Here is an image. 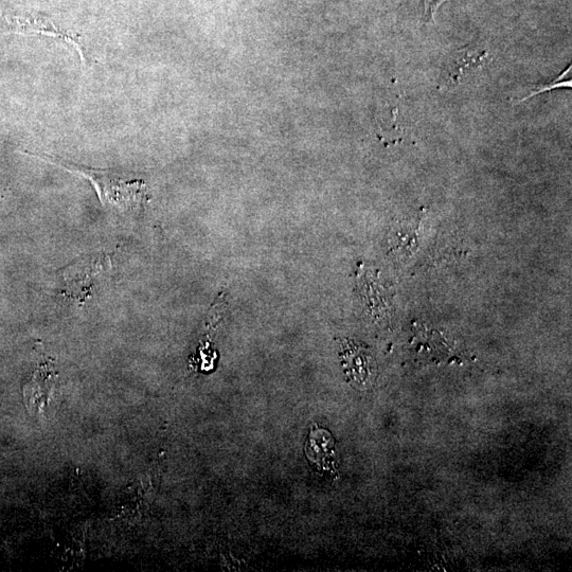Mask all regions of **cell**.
I'll return each instance as SVG.
<instances>
[{
  "label": "cell",
  "mask_w": 572,
  "mask_h": 572,
  "mask_svg": "<svg viewBox=\"0 0 572 572\" xmlns=\"http://www.w3.org/2000/svg\"><path fill=\"white\" fill-rule=\"evenodd\" d=\"M51 165L60 167L70 173L82 176L91 182L99 201L105 209L120 213H132L140 209L149 200L148 188L138 180L127 181L110 171L80 167L75 164L60 162L51 156H38Z\"/></svg>",
  "instance_id": "1"
},
{
  "label": "cell",
  "mask_w": 572,
  "mask_h": 572,
  "mask_svg": "<svg viewBox=\"0 0 572 572\" xmlns=\"http://www.w3.org/2000/svg\"><path fill=\"white\" fill-rule=\"evenodd\" d=\"M57 373L49 364L42 365L24 387V402L29 413H43L55 391Z\"/></svg>",
  "instance_id": "2"
},
{
  "label": "cell",
  "mask_w": 572,
  "mask_h": 572,
  "mask_svg": "<svg viewBox=\"0 0 572 572\" xmlns=\"http://www.w3.org/2000/svg\"><path fill=\"white\" fill-rule=\"evenodd\" d=\"M487 52L477 50H464L458 53L451 65L445 71L442 88L459 85L464 78L473 74L477 68L486 63Z\"/></svg>",
  "instance_id": "3"
},
{
  "label": "cell",
  "mask_w": 572,
  "mask_h": 572,
  "mask_svg": "<svg viewBox=\"0 0 572 572\" xmlns=\"http://www.w3.org/2000/svg\"><path fill=\"white\" fill-rule=\"evenodd\" d=\"M345 362L349 377L355 381H367L371 377L373 359L366 350L348 345L345 351Z\"/></svg>",
  "instance_id": "4"
},
{
  "label": "cell",
  "mask_w": 572,
  "mask_h": 572,
  "mask_svg": "<svg viewBox=\"0 0 572 572\" xmlns=\"http://www.w3.org/2000/svg\"><path fill=\"white\" fill-rule=\"evenodd\" d=\"M570 71H571V66H569L568 69H566L564 71V73L557 80H554L552 84L536 87L534 89V91L527 98L522 100V102L526 101L528 99H531L534 96H538V95L544 94L546 92L553 91V89L562 88V87L563 88H567V87L570 88L572 85L571 80L563 81L564 78L570 73Z\"/></svg>",
  "instance_id": "5"
}]
</instances>
